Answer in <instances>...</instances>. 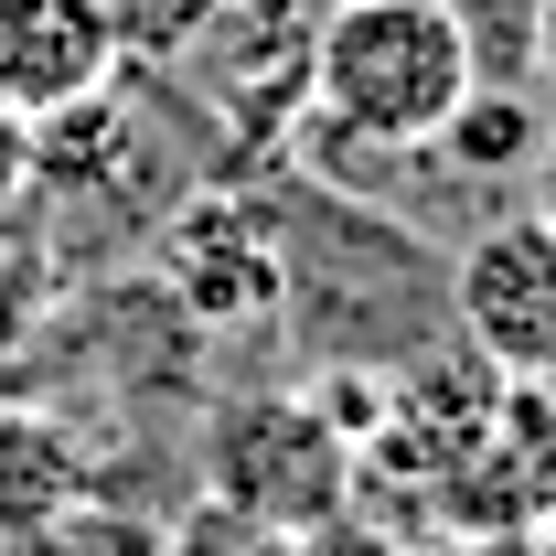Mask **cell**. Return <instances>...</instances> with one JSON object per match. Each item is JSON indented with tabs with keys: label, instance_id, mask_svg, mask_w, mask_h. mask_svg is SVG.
Listing matches in <instances>:
<instances>
[{
	"label": "cell",
	"instance_id": "cell-1",
	"mask_svg": "<svg viewBox=\"0 0 556 556\" xmlns=\"http://www.w3.org/2000/svg\"><path fill=\"white\" fill-rule=\"evenodd\" d=\"M311 86L321 118L364 150H428L482 86L471 22L450 0H332L311 33Z\"/></svg>",
	"mask_w": 556,
	"mask_h": 556
},
{
	"label": "cell",
	"instance_id": "cell-2",
	"mask_svg": "<svg viewBox=\"0 0 556 556\" xmlns=\"http://www.w3.org/2000/svg\"><path fill=\"white\" fill-rule=\"evenodd\" d=\"M450 321L503 386L556 396V225L535 204L492 214L450 268Z\"/></svg>",
	"mask_w": 556,
	"mask_h": 556
},
{
	"label": "cell",
	"instance_id": "cell-3",
	"mask_svg": "<svg viewBox=\"0 0 556 556\" xmlns=\"http://www.w3.org/2000/svg\"><path fill=\"white\" fill-rule=\"evenodd\" d=\"M343 428L321 396H247L214 417V492L257 525V535H300L343 503Z\"/></svg>",
	"mask_w": 556,
	"mask_h": 556
},
{
	"label": "cell",
	"instance_id": "cell-4",
	"mask_svg": "<svg viewBox=\"0 0 556 556\" xmlns=\"http://www.w3.org/2000/svg\"><path fill=\"white\" fill-rule=\"evenodd\" d=\"M118 0H0V108L11 118H75L118 75Z\"/></svg>",
	"mask_w": 556,
	"mask_h": 556
},
{
	"label": "cell",
	"instance_id": "cell-5",
	"mask_svg": "<svg viewBox=\"0 0 556 556\" xmlns=\"http://www.w3.org/2000/svg\"><path fill=\"white\" fill-rule=\"evenodd\" d=\"M75 492H86V450H75V428L54 407H11V396H0V535L65 514Z\"/></svg>",
	"mask_w": 556,
	"mask_h": 556
},
{
	"label": "cell",
	"instance_id": "cell-6",
	"mask_svg": "<svg viewBox=\"0 0 556 556\" xmlns=\"http://www.w3.org/2000/svg\"><path fill=\"white\" fill-rule=\"evenodd\" d=\"M0 556H172V535H161L150 514H118V503H86V492H75L65 514L0 535Z\"/></svg>",
	"mask_w": 556,
	"mask_h": 556
},
{
	"label": "cell",
	"instance_id": "cell-7",
	"mask_svg": "<svg viewBox=\"0 0 556 556\" xmlns=\"http://www.w3.org/2000/svg\"><path fill=\"white\" fill-rule=\"evenodd\" d=\"M535 139H546V129H535V108H525V97L471 86V97H460V118L428 139V150H450L460 172H514V161H535Z\"/></svg>",
	"mask_w": 556,
	"mask_h": 556
},
{
	"label": "cell",
	"instance_id": "cell-8",
	"mask_svg": "<svg viewBox=\"0 0 556 556\" xmlns=\"http://www.w3.org/2000/svg\"><path fill=\"white\" fill-rule=\"evenodd\" d=\"M43 300H54V257H43V236H33V225H11V204H0V353L33 343Z\"/></svg>",
	"mask_w": 556,
	"mask_h": 556
},
{
	"label": "cell",
	"instance_id": "cell-9",
	"mask_svg": "<svg viewBox=\"0 0 556 556\" xmlns=\"http://www.w3.org/2000/svg\"><path fill=\"white\" fill-rule=\"evenodd\" d=\"M525 172H535V214H546V225H556V129L535 139V161H525Z\"/></svg>",
	"mask_w": 556,
	"mask_h": 556
},
{
	"label": "cell",
	"instance_id": "cell-10",
	"mask_svg": "<svg viewBox=\"0 0 556 556\" xmlns=\"http://www.w3.org/2000/svg\"><path fill=\"white\" fill-rule=\"evenodd\" d=\"M535 75H546V97H556V0H535Z\"/></svg>",
	"mask_w": 556,
	"mask_h": 556
}]
</instances>
